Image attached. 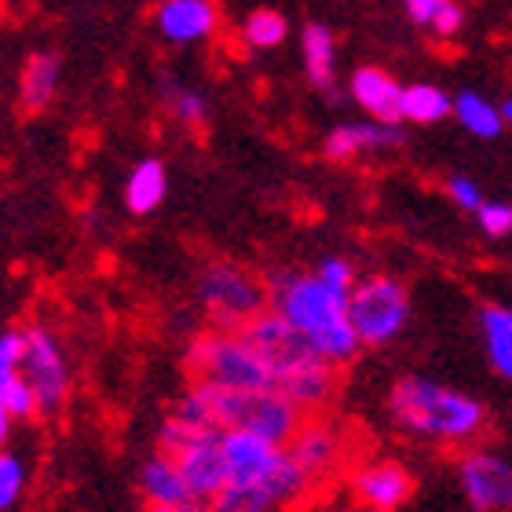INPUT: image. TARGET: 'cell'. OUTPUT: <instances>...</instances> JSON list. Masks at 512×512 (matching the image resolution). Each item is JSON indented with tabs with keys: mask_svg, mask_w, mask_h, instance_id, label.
Wrapping results in <instances>:
<instances>
[{
	"mask_svg": "<svg viewBox=\"0 0 512 512\" xmlns=\"http://www.w3.org/2000/svg\"><path fill=\"white\" fill-rule=\"evenodd\" d=\"M271 311H278L330 366H348L363 341L348 315V297L330 289L315 271H275L267 278Z\"/></svg>",
	"mask_w": 512,
	"mask_h": 512,
	"instance_id": "cell-1",
	"label": "cell"
},
{
	"mask_svg": "<svg viewBox=\"0 0 512 512\" xmlns=\"http://www.w3.org/2000/svg\"><path fill=\"white\" fill-rule=\"evenodd\" d=\"M242 337L271 366L275 392L293 399L304 414H315L322 406H330V399L337 395V384H341L337 366L326 363L278 311L267 308L264 315H256L246 330H242Z\"/></svg>",
	"mask_w": 512,
	"mask_h": 512,
	"instance_id": "cell-2",
	"label": "cell"
},
{
	"mask_svg": "<svg viewBox=\"0 0 512 512\" xmlns=\"http://www.w3.org/2000/svg\"><path fill=\"white\" fill-rule=\"evenodd\" d=\"M392 421L403 432L432 443H469L487 425V410L472 395L428 377H403L388 395Z\"/></svg>",
	"mask_w": 512,
	"mask_h": 512,
	"instance_id": "cell-3",
	"label": "cell"
},
{
	"mask_svg": "<svg viewBox=\"0 0 512 512\" xmlns=\"http://www.w3.org/2000/svg\"><path fill=\"white\" fill-rule=\"evenodd\" d=\"M183 366H187L191 381L216 384V388H227V392H264V388H275L271 366L253 352V344L242 333H198L187 344V352H183Z\"/></svg>",
	"mask_w": 512,
	"mask_h": 512,
	"instance_id": "cell-4",
	"label": "cell"
},
{
	"mask_svg": "<svg viewBox=\"0 0 512 512\" xmlns=\"http://www.w3.org/2000/svg\"><path fill=\"white\" fill-rule=\"evenodd\" d=\"M198 304L209 315V326L220 333H242L256 315L271 308L267 282L238 260H213L198 275Z\"/></svg>",
	"mask_w": 512,
	"mask_h": 512,
	"instance_id": "cell-5",
	"label": "cell"
},
{
	"mask_svg": "<svg viewBox=\"0 0 512 512\" xmlns=\"http://www.w3.org/2000/svg\"><path fill=\"white\" fill-rule=\"evenodd\" d=\"M158 450L176 461V469H180L194 502L209 505L231 483L227 454H224V432L191 428L183 425V421H176V417H165L158 432Z\"/></svg>",
	"mask_w": 512,
	"mask_h": 512,
	"instance_id": "cell-6",
	"label": "cell"
},
{
	"mask_svg": "<svg viewBox=\"0 0 512 512\" xmlns=\"http://www.w3.org/2000/svg\"><path fill=\"white\" fill-rule=\"evenodd\" d=\"M348 315L363 348H381L395 341L410 322V293L392 275H366L348 297Z\"/></svg>",
	"mask_w": 512,
	"mask_h": 512,
	"instance_id": "cell-7",
	"label": "cell"
},
{
	"mask_svg": "<svg viewBox=\"0 0 512 512\" xmlns=\"http://www.w3.org/2000/svg\"><path fill=\"white\" fill-rule=\"evenodd\" d=\"M311 487H315V480L282 450V458H278L260 480L227 483L224 491L209 502V509L213 512H282L304 502L311 494Z\"/></svg>",
	"mask_w": 512,
	"mask_h": 512,
	"instance_id": "cell-8",
	"label": "cell"
},
{
	"mask_svg": "<svg viewBox=\"0 0 512 512\" xmlns=\"http://www.w3.org/2000/svg\"><path fill=\"white\" fill-rule=\"evenodd\" d=\"M26 348H22V377L30 381L41 417H55L70 395V363L59 337L48 326H26Z\"/></svg>",
	"mask_w": 512,
	"mask_h": 512,
	"instance_id": "cell-9",
	"label": "cell"
},
{
	"mask_svg": "<svg viewBox=\"0 0 512 512\" xmlns=\"http://www.w3.org/2000/svg\"><path fill=\"white\" fill-rule=\"evenodd\" d=\"M458 487L472 512H512V458L472 447L458 458Z\"/></svg>",
	"mask_w": 512,
	"mask_h": 512,
	"instance_id": "cell-10",
	"label": "cell"
},
{
	"mask_svg": "<svg viewBox=\"0 0 512 512\" xmlns=\"http://www.w3.org/2000/svg\"><path fill=\"white\" fill-rule=\"evenodd\" d=\"M403 147V125H388L377 118L341 121L322 139V154L330 161H355L366 154H384V150Z\"/></svg>",
	"mask_w": 512,
	"mask_h": 512,
	"instance_id": "cell-11",
	"label": "cell"
},
{
	"mask_svg": "<svg viewBox=\"0 0 512 512\" xmlns=\"http://www.w3.org/2000/svg\"><path fill=\"white\" fill-rule=\"evenodd\" d=\"M352 494L359 509L395 512L403 509L414 494V476L399 461H370L352 472Z\"/></svg>",
	"mask_w": 512,
	"mask_h": 512,
	"instance_id": "cell-12",
	"label": "cell"
},
{
	"mask_svg": "<svg viewBox=\"0 0 512 512\" xmlns=\"http://www.w3.org/2000/svg\"><path fill=\"white\" fill-rule=\"evenodd\" d=\"M286 454L308 472L311 480L319 483L344 461L348 443H344V432L333 425V421H326V417H308V421L300 425L297 436H293V443L286 447Z\"/></svg>",
	"mask_w": 512,
	"mask_h": 512,
	"instance_id": "cell-13",
	"label": "cell"
},
{
	"mask_svg": "<svg viewBox=\"0 0 512 512\" xmlns=\"http://www.w3.org/2000/svg\"><path fill=\"white\" fill-rule=\"evenodd\" d=\"M154 26L172 44H198L216 33L220 8L216 0H161L154 8Z\"/></svg>",
	"mask_w": 512,
	"mask_h": 512,
	"instance_id": "cell-14",
	"label": "cell"
},
{
	"mask_svg": "<svg viewBox=\"0 0 512 512\" xmlns=\"http://www.w3.org/2000/svg\"><path fill=\"white\" fill-rule=\"evenodd\" d=\"M348 96L355 107H363L370 118L388 121V125H403V85L395 81L381 66H359L348 77Z\"/></svg>",
	"mask_w": 512,
	"mask_h": 512,
	"instance_id": "cell-15",
	"label": "cell"
},
{
	"mask_svg": "<svg viewBox=\"0 0 512 512\" xmlns=\"http://www.w3.org/2000/svg\"><path fill=\"white\" fill-rule=\"evenodd\" d=\"M59 81H63V59L52 48H37V52L26 55V63L19 70V107L22 114H44L52 107L55 92H59Z\"/></svg>",
	"mask_w": 512,
	"mask_h": 512,
	"instance_id": "cell-16",
	"label": "cell"
},
{
	"mask_svg": "<svg viewBox=\"0 0 512 512\" xmlns=\"http://www.w3.org/2000/svg\"><path fill=\"white\" fill-rule=\"evenodd\" d=\"M286 447H275L260 436H246V432H224V454H227V472L231 483H249L260 480Z\"/></svg>",
	"mask_w": 512,
	"mask_h": 512,
	"instance_id": "cell-17",
	"label": "cell"
},
{
	"mask_svg": "<svg viewBox=\"0 0 512 512\" xmlns=\"http://www.w3.org/2000/svg\"><path fill=\"white\" fill-rule=\"evenodd\" d=\"M139 494L147 509H161V505H180V502H194L187 483H183L180 469L169 454H150L143 465H139Z\"/></svg>",
	"mask_w": 512,
	"mask_h": 512,
	"instance_id": "cell-18",
	"label": "cell"
},
{
	"mask_svg": "<svg viewBox=\"0 0 512 512\" xmlns=\"http://www.w3.org/2000/svg\"><path fill=\"white\" fill-rule=\"evenodd\" d=\"M169 194V172H165V161L158 158H143L132 165L125 180V209L132 216H150L165 202Z\"/></svg>",
	"mask_w": 512,
	"mask_h": 512,
	"instance_id": "cell-19",
	"label": "cell"
},
{
	"mask_svg": "<svg viewBox=\"0 0 512 512\" xmlns=\"http://www.w3.org/2000/svg\"><path fill=\"white\" fill-rule=\"evenodd\" d=\"M300 55L304 74L315 88H330L337 81V37L326 22H308L300 30Z\"/></svg>",
	"mask_w": 512,
	"mask_h": 512,
	"instance_id": "cell-20",
	"label": "cell"
},
{
	"mask_svg": "<svg viewBox=\"0 0 512 512\" xmlns=\"http://www.w3.org/2000/svg\"><path fill=\"white\" fill-rule=\"evenodd\" d=\"M480 333L487 344V359L505 381H512V308L505 304H483Z\"/></svg>",
	"mask_w": 512,
	"mask_h": 512,
	"instance_id": "cell-21",
	"label": "cell"
},
{
	"mask_svg": "<svg viewBox=\"0 0 512 512\" xmlns=\"http://www.w3.org/2000/svg\"><path fill=\"white\" fill-rule=\"evenodd\" d=\"M403 11L414 26L436 33L443 41L458 37L461 26H465V8L458 0H403Z\"/></svg>",
	"mask_w": 512,
	"mask_h": 512,
	"instance_id": "cell-22",
	"label": "cell"
},
{
	"mask_svg": "<svg viewBox=\"0 0 512 512\" xmlns=\"http://www.w3.org/2000/svg\"><path fill=\"white\" fill-rule=\"evenodd\" d=\"M454 118H458V125L476 139H498L505 128L498 103H491V99L480 96V92H472V88H465V92L454 96Z\"/></svg>",
	"mask_w": 512,
	"mask_h": 512,
	"instance_id": "cell-23",
	"label": "cell"
},
{
	"mask_svg": "<svg viewBox=\"0 0 512 512\" xmlns=\"http://www.w3.org/2000/svg\"><path fill=\"white\" fill-rule=\"evenodd\" d=\"M399 114L410 125H436V121L454 114V99L432 81H414V85H403V110Z\"/></svg>",
	"mask_w": 512,
	"mask_h": 512,
	"instance_id": "cell-24",
	"label": "cell"
},
{
	"mask_svg": "<svg viewBox=\"0 0 512 512\" xmlns=\"http://www.w3.org/2000/svg\"><path fill=\"white\" fill-rule=\"evenodd\" d=\"M238 33H242V41H246L253 52H271V48H278V44L289 37V22H286V15L275 8H253L246 19H242Z\"/></svg>",
	"mask_w": 512,
	"mask_h": 512,
	"instance_id": "cell-25",
	"label": "cell"
},
{
	"mask_svg": "<svg viewBox=\"0 0 512 512\" xmlns=\"http://www.w3.org/2000/svg\"><path fill=\"white\" fill-rule=\"evenodd\" d=\"M165 103H169L172 118L183 121V125L202 128L205 121H209V99H205V92H198V88H187V85H180V81H172V85H165Z\"/></svg>",
	"mask_w": 512,
	"mask_h": 512,
	"instance_id": "cell-26",
	"label": "cell"
},
{
	"mask_svg": "<svg viewBox=\"0 0 512 512\" xmlns=\"http://www.w3.org/2000/svg\"><path fill=\"white\" fill-rule=\"evenodd\" d=\"M22 494H26V465L11 450H0V512L15 509Z\"/></svg>",
	"mask_w": 512,
	"mask_h": 512,
	"instance_id": "cell-27",
	"label": "cell"
},
{
	"mask_svg": "<svg viewBox=\"0 0 512 512\" xmlns=\"http://www.w3.org/2000/svg\"><path fill=\"white\" fill-rule=\"evenodd\" d=\"M315 275L330 289H337L341 297H352V289L359 286V271H355V264L348 256H322L319 267H315Z\"/></svg>",
	"mask_w": 512,
	"mask_h": 512,
	"instance_id": "cell-28",
	"label": "cell"
},
{
	"mask_svg": "<svg viewBox=\"0 0 512 512\" xmlns=\"http://www.w3.org/2000/svg\"><path fill=\"white\" fill-rule=\"evenodd\" d=\"M22 348H26V333L22 330L0 333V392L22 374Z\"/></svg>",
	"mask_w": 512,
	"mask_h": 512,
	"instance_id": "cell-29",
	"label": "cell"
},
{
	"mask_svg": "<svg viewBox=\"0 0 512 512\" xmlns=\"http://www.w3.org/2000/svg\"><path fill=\"white\" fill-rule=\"evenodd\" d=\"M447 198L458 209H465V213H480L483 205H487V198H483L480 183L472 180V176H450L447 180Z\"/></svg>",
	"mask_w": 512,
	"mask_h": 512,
	"instance_id": "cell-30",
	"label": "cell"
},
{
	"mask_svg": "<svg viewBox=\"0 0 512 512\" xmlns=\"http://www.w3.org/2000/svg\"><path fill=\"white\" fill-rule=\"evenodd\" d=\"M483 235L487 238H512V205L509 202H487L476 213Z\"/></svg>",
	"mask_w": 512,
	"mask_h": 512,
	"instance_id": "cell-31",
	"label": "cell"
},
{
	"mask_svg": "<svg viewBox=\"0 0 512 512\" xmlns=\"http://www.w3.org/2000/svg\"><path fill=\"white\" fill-rule=\"evenodd\" d=\"M147 512H213L205 502H180V505H161V509H147Z\"/></svg>",
	"mask_w": 512,
	"mask_h": 512,
	"instance_id": "cell-32",
	"label": "cell"
},
{
	"mask_svg": "<svg viewBox=\"0 0 512 512\" xmlns=\"http://www.w3.org/2000/svg\"><path fill=\"white\" fill-rule=\"evenodd\" d=\"M11 425H15V417L8 414V406L0 403V450H4V443H8V436H11Z\"/></svg>",
	"mask_w": 512,
	"mask_h": 512,
	"instance_id": "cell-33",
	"label": "cell"
},
{
	"mask_svg": "<svg viewBox=\"0 0 512 512\" xmlns=\"http://www.w3.org/2000/svg\"><path fill=\"white\" fill-rule=\"evenodd\" d=\"M498 110H502V121H505V125L512 128V92L502 99V103H498Z\"/></svg>",
	"mask_w": 512,
	"mask_h": 512,
	"instance_id": "cell-34",
	"label": "cell"
},
{
	"mask_svg": "<svg viewBox=\"0 0 512 512\" xmlns=\"http://www.w3.org/2000/svg\"><path fill=\"white\" fill-rule=\"evenodd\" d=\"M322 512H370V509H322Z\"/></svg>",
	"mask_w": 512,
	"mask_h": 512,
	"instance_id": "cell-35",
	"label": "cell"
},
{
	"mask_svg": "<svg viewBox=\"0 0 512 512\" xmlns=\"http://www.w3.org/2000/svg\"><path fill=\"white\" fill-rule=\"evenodd\" d=\"M509 256H512V238H509Z\"/></svg>",
	"mask_w": 512,
	"mask_h": 512,
	"instance_id": "cell-36",
	"label": "cell"
}]
</instances>
